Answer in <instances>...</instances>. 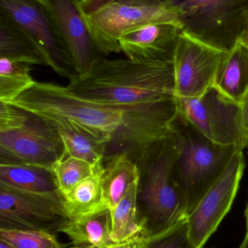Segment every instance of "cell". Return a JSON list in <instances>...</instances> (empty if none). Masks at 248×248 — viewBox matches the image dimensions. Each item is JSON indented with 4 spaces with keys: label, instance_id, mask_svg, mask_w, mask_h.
<instances>
[{
    "label": "cell",
    "instance_id": "1",
    "mask_svg": "<svg viewBox=\"0 0 248 248\" xmlns=\"http://www.w3.org/2000/svg\"><path fill=\"white\" fill-rule=\"evenodd\" d=\"M66 87L82 98L117 108L176 97L173 62L109 60L103 55Z\"/></svg>",
    "mask_w": 248,
    "mask_h": 248
},
{
    "label": "cell",
    "instance_id": "2",
    "mask_svg": "<svg viewBox=\"0 0 248 248\" xmlns=\"http://www.w3.org/2000/svg\"><path fill=\"white\" fill-rule=\"evenodd\" d=\"M176 155L169 130L135 161L140 173L137 214L144 238L165 232L187 218L184 201L175 179Z\"/></svg>",
    "mask_w": 248,
    "mask_h": 248
},
{
    "label": "cell",
    "instance_id": "3",
    "mask_svg": "<svg viewBox=\"0 0 248 248\" xmlns=\"http://www.w3.org/2000/svg\"><path fill=\"white\" fill-rule=\"evenodd\" d=\"M170 132L176 150L175 179L188 217L240 150L236 146L221 145L211 141L179 109L170 124Z\"/></svg>",
    "mask_w": 248,
    "mask_h": 248
},
{
    "label": "cell",
    "instance_id": "4",
    "mask_svg": "<svg viewBox=\"0 0 248 248\" xmlns=\"http://www.w3.org/2000/svg\"><path fill=\"white\" fill-rule=\"evenodd\" d=\"M8 104L42 118L70 121L110 144L122 124L120 108L82 98L67 87L37 82Z\"/></svg>",
    "mask_w": 248,
    "mask_h": 248
},
{
    "label": "cell",
    "instance_id": "5",
    "mask_svg": "<svg viewBox=\"0 0 248 248\" xmlns=\"http://www.w3.org/2000/svg\"><path fill=\"white\" fill-rule=\"evenodd\" d=\"M87 19L101 55L120 52L121 36L147 25L172 23L183 30L180 12L173 0H117Z\"/></svg>",
    "mask_w": 248,
    "mask_h": 248
},
{
    "label": "cell",
    "instance_id": "6",
    "mask_svg": "<svg viewBox=\"0 0 248 248\" xmlns=\"http://www.w3.org/2000/svg\"><path fill=\"white\" fill-rule=\"evenodd\" d=\"M183 31L224 52L238 43L248 18V0H173Z\"/></svg>",
    "mask_w": 248,
    "mask_h": 248
},
{
    "label": "cell",
    "instance_id": "7",
    "mask_svg": "<svg viewBox=\"0 0 248 248\" xmlns=\"http://www.w3.org/2000/svg\"><path fill=\"white\" fill-rule=\"evenodd\" d=\"M177 98V97H176ZM179 109L204 136L214 142L248 147L241 120L240 104L223 94L215 86L195 98H177Z\"/></svg>",
    "mask_w": 248,
    "mask_h": 248
},
{
    "label": "cell",
    "instance_id": "8",
    "mask_svg": "<svg viewBox=\"0 0 248 248\" xmlns=\"http://www.w3.org/2000/svg\"><path fill=\"white\" fill-rule=\"evenodd\" d=\"M0 12L28 32L45 55L48 66L63 78L77 75L71 55L45 0H0Z\"/></svg>",
    "mask_w": 248,
    "mask_h": 248
},
{
    "label": "cell",
    "instance_id": "9",
    "mask_svg": "<svg viewBox=\"0 0 248 248\" xmlns=\"http://www.w3.org/2000/svg\"><path fill=\"white\" fill-rule=\"evenodd\" d=\"M122 124L108 145L106 157L126 153L134 162L151 143L165 137L179 110L177 98L119 107Z\"/></svg>",
    "mask_w": 248,
    "mask_h": 248
},
{
    "label": "cell",
    "instance_id": "10",
    "mask_svg": "<svg viewBox=\"0 0 248 248\" xmlns=\"http://www.w3.org/2000/svg\"><path fill=\"white\" fill-rule=\"evenodd\" d=\"M68 219L60 192L39 193L0 185V229L54 234Z\"/></svg>",
    "mask_w": 248,
    "mask_h": 248
},
{
    "label": "cell",
    "instance_id": "11",
    "mask_svg": "<svg viewBox=\"0 0 248 248\" xmlns=\"http://www.w3.org/2000/svg\"><path fill=\"white\" fill-rule=\"evenodd\" d=\"M29 113L23 126L0 131V163H22L52 170L65 154L62 140L47 121Z\"/></svg>",
    "mask_w": 248,
    "mask_h": 248
},
{
    "label": "cell",
    "instance_id": "12",
    "mask_svg": "<svg viewBox=\"0 0 248 248\" xmlns=\"http://www.w3.org/2000/svg\"><path fill=\"white\" fill-rule=\"evenodd\" d=\"M245 168L243 150H238L221 176L188 216L189 238L195 248H204L231 209Z\"/></svg>",
    "mask_w": 248,
    "mask_h": 248
},
{
    "label": "cell",
    "instance_id": "13",
    "mask_svg": "<svg viewBox=\"0 0 248 248\" xmlns=\"http://www.w3.org/2000/svg\"><path fill=\"white\" fill-rule=\"evenodd\" d=\"M225 52L182 30L173 61L175 96L177 98H195L213 87Z\"/></svg>",
    "mask_w": 248,
    "mask_h": 248
},
{
    "label": "cell",
    "instance_id": "14",
    "mask_svg": "<svg viewBox=\"0 0 248 248\" xmlns=\"http://www.w3.org/2000/svg\"><path fill=\"white\" fill-rule=\"evenodd\" d=\"M45 1L53 14L77 74L83 75L101 55L82 8L81 0Z\"/></svg>",
    "mask_w": 248,
    "mask_h": 248
},
{
    "label": "cell",
    "instance_id": "15",
    "mask_svg": "<svg viewBox=\"0 0 248 248\" xmlns=\"http://www.w3.org/2000/svg\"><path fill=\"white\" fill-rule=\"evenodd\" d=\"M182 29L172 23H153L127 32L119 40L128 59L144 62H173Z\"/></svg>",
    "mask_w": 248,
    "mask_h": 248
},
{
    "label": "cell",
    "instance_id": "16",
    "mask_svg": "<svg viewBox=\"0 0 248 248\" xmlns=\"http://www.w3.org/2000/svg\"><path fill=\"white\" fill-rule=\"evenodd\" d=\"M42 119L50 124L61 137L65 148L64 156L77 157L94 166L103 162L109 145L107 141L70 121L57 118Z\"/></svg>",
    "mask_w": 248,
    "mask_h": 248
},
{
    "label": "cell",
    "instance_id": "17",
    "mask_svg": "<svg viewBox=\"0 0 248 248\" xmlns=\"http://www.w3.org/2000/svg\"><path fill=\"white\" fill-rule=\"evenodd\" d=\"M0 58L46 65L48 61L30 34L8 16L0 12Z\"/></svg>",
    "mask_w": 248,
    "mask_h": 248
},
{
    "label": "cell",
    "instance_id": "18",
    "mask_svg": "<svg viewBox=\"0 0 248 248\" xmlns=\"http://www.w3.org/2000/svg\"><path fill=\"white\" fill-rule=\"evenodd\" d=\"M66 234L74 247H102L112 241V216L109 208L66 221L58 230Z\"/></svg>",
    "mask_w": 248,
    "mask_h": 248
},
{
    "label": "cell",
    "instance_id": "19",
    "mask_svg": "<svg viewBox=\"0 0 248 248\" xmlns=\"http://www.w3.org/2000/svg\"><path fill=\"white\" fill-rule=\"evenodd\" d=\"M103 170V162L96 165L94 171L89 177L62 196L64 209L69 219L85 217L109 208L102 187Z\"/></svg>",
    "mask_w": 248,
    "mask_h": 248
},
{
    "label": "cell",
    "instance_id": "20",
    "mask_svg": "<svg viewBox=\"0 0 248 248\" xmlns=\"http://www.w3.org/2000/svg\"><path fill=\"white\" fill-rule=\"evenodd\" d=\"M214 86L240 104L248 91V50L245 46L237 43L225 52Z\"/></svg>",
    "mask_w": 248,
    "mask_h": 248
},
{
    "label": "cell",
    "instance_id": "21",
    "mask_svg": "<svg viewBox=\"0 0 248 248\" xmlns=\"http://www.w3.org/2000/svg\"><path fill=\"white\" fill-rule=\"evenodd\" d=\"M106 158L101 183L106 203L112 209L119 203L128 188L139 181L140 173L136 163L126 153H116Z\"/></svg>",
    "mask_w": 248,
    "mask_h": 248
},
{
    "label": "cell",
    "instance_id": "22",
    "mask_svg": "<svg viewBox=\"0 0 248 248\" xmlns=\"http://www.w3.org/2000/svg\"><path fill=\"white\" fill-rule=\"evenodd\" d=\"M0 185L39 193L60 192L51 169L22 163H0Z\"/></svg>",
    "mask_w": 248,
    "mask_h": 248
},
{
    "label": "cell",
    "instance_id": "23",
    "mask_svg": "<svg viewBox=\"0 0 248 248\" xmlns=\"http://www.w3.org/2000/svg\"><path fill=\"white\" fill-rule=\"evenodd\" d=\"M138 182L132 184L119 203L110 209L112 216L111 237L115 243L143 237L142 228L137 214Z\"/></svg>",
    "mask_w": 248,
    "mask_h": 248
},
{
    "label": "cell",
    "instance_id": "24",
    "mask_svg": "<svg viewBox=\"0 0 248 248\" xmlns=\"http://www.w3.org/2000/svg\"><path fill=\"white\" fill-rule=\"evenodd\" d=\"M32 65L0 58V102L10 103L36 84Z\"/></svg>",
    "mask_w": 248,
    "mask_h": 248
},
{
    "label": "cell",
    "instance_id": "25",
    "mask_svg": "<svg viewBox=\"0 0 248 248\" xmlns=\"http://www.w3.org/2000/svg\"><path fill=\"white\" fill-rule=\"evenodd\" d=\"M95 166L96 165L77 157L63 156L52 168L61 195H66L89 177L94 171Z\"/></svg>",
    "mask_w": 248,
    "mask_h": 248
},
{
    "label": "cell",
    "instance_id": "26",
    "mask_svg": "<svg viewBox=\"0 0 248 248\" xmlns=\"http://www.w3.org/2000/svg\"><path fill=\"white\" fill-rule=\"evenodd\" d=\"M0 240L14 248H62L53 233L0 229Z\"/></svg>",
    "mask_w": 248,
    "mask_h": 248
},
{
    "label": "cell",
    "instance_id": "27",
    "mask_svg": "<svg viewBox=\"0 0 248 248\" xmlns=\"http://www.w3.org/2000/svg\"><path fill=\"white\" fill-rule=\"evenodd\" d=\"M139 248H195L189 238L187 218L165 232L144 238Z\"/></svg>",
    "mask_w": 248,
    "mask_h": 248
},
{
    "label": "cell",
    "instance_id": "28",
    "mask_svg": "<svg viewBox=\"0 0 248 248\" xmlns=\"http://www.w3.org/2000/svg\"><path fill=\"white\" fill-rule=\"evenodd\" d=\"M29 113L8 103L0 102V131H11L23 126Z\"/></svg>",
    "mask_w": 248,
    "mask_h": 248
},
{
    "label": "cell",
    "instance_id": "29",
    "mask_svg": "<svg viewBox=\"0 0 248 248\" xmlns=\"http://www.w3.org/2000/svg\"><path fill=\"white\" fill-rule=\"evenodd\" d=\"M117 0H81V6L86 16H90Z\"/></svg>",
    "mask_w": 248,
    "mask_h": 248
},
{
    "label": "cell",
    "instance_id": "30",
    "mask_svg": "<svg viewBox=\"0 0 248 248\" xmlns=\"http://www.w3.org/2000/svg\"><path fill=\"white\" fill-rule=\"evenodd\" d=\"M144 238L143 237H136L132 240L127 241L119 242V243H113L107 246L102 247H74L71 248H139Z\"/></svg>",
    "mask_w": 248,
    "mask_h": 248
},
{
    "label": "cell",
    "instance_id": "31",
    "mask_svg": "<svg viewBox=\"0 0 248 248\" xmlns=\"http://www.w3.org/2000/svg\"><path fill=\"white\" fill-rule=\"evenodd\" d=\"M242 125L245 137L248 140V91L240 103Z\"/></svg>",
    "mask_w": 248,
    "mask_h": 248
},
{
    "label": "cell",
    "instance_id": "32",
    "mask_svg": "<svg viewBox=\"0 0 248 248\" xmlns=\"http://www.w3.org/2000/svg\"><path fill=\"white\" fill-rule=\"evenodd\" d=\"M238 43L243 45L248 50V18L246 20V23H245L241 33H240Z\"/></svg>",
    "mask_w": 248,
    "mask_h": 248
},
{
    "label": "cell",
    "instance_id": "33",
    "mask_svg": "<svg viewBox=\"0 0 248 248\" xmlns=\"http://www.w3.org/2000/svg\"><path fill=\"white\" fill-rule=\"evenodd\" d=\"M245 218H246V235H248V202L247 207H246V211H245Z\"/></svg>",
    "mask_w": 248,
    "mask_h": 248
},
{
    "label": "cell",
    "instance_id": "34",
    "mask_svg": "<svg viewBox=\"0 0 248 248\" xmlns=\"http://www.w3.org/2000/svg\"><path fill=\"white\" fill-rule=\"evenodd\" d=\"M0 248H14L4 240H0Z\"/></svg>",
    "mask_w": 248,
    "mask_h": 248
},
{
    "label": "cell",
    "instance_id": "35",
    "mask_svg": "<svg viewBox=\"0 0 248 248\" xmlns=\"http://www.w3.org/2000/svg\"><path fill=\"white\" fill-rule=\"evenodd\" d=\"M238 248H248V235L245 236L243 243Z\"/></svg>",
    "mask_w": 248,
    "mask_h": 248
},
{
    "label": "cell",
    "instance_id": "36",
    "mask_svg": "<svg viewBox=\"0 0 248 248\" xmlns=\"http://www.w3.org/2000/svg\"></svg>",
    "mask_w": 248,
    "mask_h": 248
}]
</instances>
